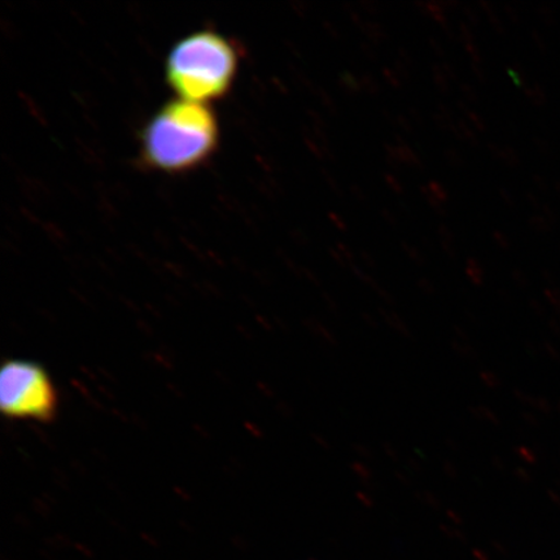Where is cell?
Listing matches in <instances>:
<instances>
[{"mask_svg": "<svg viewBox=\"0 0 560 560\" xmlns=\"http://www.w3.org/2000/svg\"><path fill=\"white\" fill-rule=\"evenodd\" d=\"M452 132L455 137L465 140V142H468L472 145L479 144L478 135H476V131L466 120L455 121L452 128Z\"/></svg>", "mask_w": 560, "mask_h": 560, "instance_id": "obj_10", "label": "cell"}, {"mask_svg": "<svg viewBox=\"0 0 560 560\" xmlns=\"http://www.w3.org/2000/svg\"><path fill=\"white\" fill-rule=\"evenodd\" d=\"M362 91H365V93L370 96H376L381 94L382 86L380 81L375 79L373 74L370 73H363L360 77Z\"/></svg>", "mask_w": 560, "mask_h": 560, "instance_id": "obj_17", "label": "cell"}, {"mask_svg": "<svg viewBox=\"0 0 560 560\" xmlns=\"http://www.w3.org/2000/svg\"><path fill=\"white\" fill-rule=\"evenodd\" d=\"M525 200H527L529 202L530 207H534L535 209H538V210H540L541 207L544 206L541 199L538 198L537 195L532 194V192H528L527 195H525Z\"/></svg>", "mask_w": 560, "mask_h": 560, "instance_id": "obj_51", "label": "cell"}, {"mask_svg": "<svg viewBox=\"0 0 560 560\" xmlns=\"http://www.w3.org/2000/svg\"><path fill=\"white\" fill-rule=\"evenodd\" d=\"M458 37L459 40L462 42V45L464 46L468 44H474L475 37L470 25H468L467 23H460L458 27Z\"/></svg>", "mask_w": 560, "mask_h": 560, "instance_id": "obj_29", "label": "cell"}, {"mask_svg": "<svg viewBox=\"0 0 560 560\" xmlns=\"http://www.w3.org/2000/svg\"><path fill=\"white\" fill-rule=\"evenodd\" d=\"M384 182H385V185L388 186L390 191H394L395 194H404L405 192V186L402 185V182L396 177V175L390 174V173H385Z\"/></svg>", "mask_w": 560, "mask_h": 560, "instance_id": "obj_28", "label": "cell"}, {"mask_svg": "<svg viewBox=\"0 0 560 560\" xmlns=\"http://www.w3.org/2000/svg\"><path fill=\"white\" fill-rule=\"evenodd\" d=\"M418 289L425 293V295H432V293H435V285H433L431 280L427 278H420L418 280Z\"/></svg>", "mask_w": 560, "mask_h": 560, "instance_id": "obj_41", "label": "cell"}, {"mask_svg": "<svg viewBox=\"0 0 560 560\" xmlns=\"http://www.w3.org/2000/svg\"><path fill=\"white\" fill-rule=\"evenodd\" d=\"M396 128L400 129L405 135H412L416 130V125L412 124L410 117L404 114H397L396 116Z\"/></svg>", "mask_w": 560, "mask_h": 560, "instance_id": "obj_24", "label": "cell"}, {"mask_svg": "<svg viewBox=\"0 0 560 560\" xmlns=\"http://www.w3.org/2000/svg\"><path fill=\"white\" fill-rule=\"evenodd\" d=\"M360 51L371 62H376L380 59V54H377L375 46L368 39L360 42Z\"/></svg>", "mask_w": 560, "mask_h": 560, "instance_id": "obj_27", "label": "cell"}, {"mask_svg": "<svg viewBox=\"0 0 560 560\" xmlns=\"http://www.w3.org/2000/svg\"><path fill=\"white\" fill-rule=\"evenodd\" d=\"M432 118L440 129L452 131L455 121L453 120L452 110L446 104L440 103L436 110L433 112Z\"/></svg>", "mask_w": 560, "mask_h": 560, "instance_id": "obj_14", "label": "cell"}, {"mask_svg": "<svg viewBox=\"0 0 560 560\" xmlns=\"http://www.w3.org/2000/svg\"><path fill=\"white\" fill-rule=\"evenodd\" d=\"M420 192L424 196V199L429 201V205L436 210L440 214L446 212V202L450 200V194L446 188L440 185L439 182L431 180L429 184L420 187Z\"/></svg>", "mask_w": 560, "mask_h": 560, "instance_id": "obj_4", "label": "cell"}, {"mask_svg": "<svg viewBox=\"0 0 560 560\" xmlns=\"http://www.w3.org/2000/svg\"><path fill=\"white\" fill-rule=\"evenodd\" d=\"M479 9L488 18L490 26L493 27V31L497 34H500V35L505 34V32H506L505 25H503L500 16L497 15V12H495L494 7L492 4L487 2V0H480Z\"/></svg>", "mask_w": 560, "mask_h": 560, "instance_id": "obj_13", "label": "cell"}, {"mask_svg": "<svg viewBox=\"0 0 560 560\" xmlns=\"http://www.w3.org/2000/svg\"><path fill=\"white\" fill-rule=\"evenodd\" d=\"M501 160L511 167L521 165V158L513 147H503Z\"/></svg>", "mask_w": 560, "mask_h": 560, "instance_id": "obj_23", "label": "cell"}, {"mask_svg": "<svg viewBox=\"0 0 560 560\" xmlns=\"http://www.w3.org/2000/svg\"><path fill=\"white\" fill-rule=\"evenodd\" d=\"M462 13H464L468 25L478 26L480 24L479 12L472 9L471 5H462Z\"/></svg>", "mask_w": 560, "mask_h": 560, "instance_id": "obj_31", "label": "cell"}, {"mask_svg": "<svg viewBox=\"0 0 560 560\" xmlns=\"http://www.w3.org/2000/svg\"><path fill=\"white\" fill-rule=\"evenodd\" d=\"M349 191H350V194L353 195V198L357 201H360V202H368L369 201V194L365 190V188H363L361 185H359V184H350Z\"/></svg>", "mask_w": 560, "mask_h": 560, "instance_id": "obj_33", "label": "cell"}, {"mask_svg": "<svg viewBox=\"0 0 560 560\" xmlns=\"http://www.w3.org/2000/svg\"><path fill=\"white\" fill-rule=\"evenodd\" d=\"M314 93L318 96L322 107L328 112V115L338 116V104H336L331 94H328V91H326L324 88H317L314 90Z\"/></svg>", "mask_w": 560, "mask_h": 560, "instance_id": "obj_16", "label": "cell"}, {"mask_svg": "<svg viewBox=\"0 0 560 560\" xmlns=\"http://www.w3.org/2000/svg\"><path fill=\"white\" fill-rule=\"evenodd\" d=\"M328 252H330L334 260L345 266V268L352 269L355 266L353 252L345 243H336L335 247H331Z\"/></svg>", "mask_w": 560, "mask_h": 560, "instance_id": "obj_9", "label": "cell"}, {"mask_svg": "<svg viewBox=\"0 0 560 560\" xmlns=\"http://www.w3.org/2000/svg\"><path fill=\"white\" fill-rule=\"evenodd\" d=\"M359 10L362 13H366V15L375 16L380 13V4L374 2V0H361V2L357 3Z\"/></svg>", "mask_w": 560, "mask_h": 560, "instance_id": "obj_30", "label": "cell"}, {"mask_svg": "<svg viewBox=\"0 0 560 560\" xmlns=\"http://www.w3.org/2000/svg\"><path fill=\"white\" fill-rule=\"evenodd\" d=\"M438 236L444 254L451 258L457 256V245H455V236L451 228L441 223L438 228Z\"/></svg>", "mask_w": 560, "mask_h": 560, "instance_id": "obj_8", "label": "cell"}, {"mask_svg": "<svg viewBox=\"0 0 560 560\" xmlns=\"http://www.w3.org/2000/svg\"><path fill=\"white\" fill-rule=\"evenodd\" d=\"M509 75L514 80L515 83H517V85H523L525 79H527L523 68L517 65L509 69Z\"/></svg>", "mask_w": 560, "mask_h": 560, "instance_id": "obj_39", "label": "cell"}, {"mask_svg": "<svg viewBox=\"0 0 560 560\" xmlns=\"http://www.w3.org/2000/svg\"><path fill=\"white\" fill-rule=\"evenodd\" d=\"M360 258H361L362 262L366 265V268L373 269V270L377 268V262H376L374 256L370 254V252H368L365 249L361 250Z\"/></svg>", "mask_w": 560, "mask_h": 560, "instance_id": "obj_43", "label": "cell"}, {"mask_svg": "<svg viewBox=\"0 0 560 560\" xmlns=\"http://www.w3.org/2000/svg\"><path fill=\"white\" fill-rule=\"evenodd\" d=\"M467 277L470 278L471 282L476 285H481L485 282V269L478 260L475 258H468L466 264Z\"/></svg>", "mask_w": 560, "mask_h": 560, "instance_id": "obj_15", "label": "cell"}, {"mask_svg": "<svg viewBox=\"0 0 560 560\" xmlns=\"http://www.w3.org/2000/svg\"><path fill=\"white\" fill-rule=\"evenodd\" d=\"M556 191L560 196V184H559V182H557V184H556Z\"/></svg>", "mask_w": 560, "mask_h": 560, "instance_id": "obj_54", "label": "cell"}, {"mask_svg": "<svg viewBox=\"0 0 560 560\" xmlns=\"http://www.w3.org/2000/svg\"><path fill=\"white\" fill-rule=\"evenodd\" d=\"M328 220L331 221L332 225L339 231H347L348 225L345 219L341 215L335 212L328 213Z\"/></svg>", "mask_w": 560, "mask_h": 560, "instance_id": "obj_40", "label": "cell"}, {"mask_svg": "<svg viewBox=\"0 0 560 560\" xmlns=\"http://www.w3.org/2000/svg\"><path fill=\"white\" fill-rule=\"evenodd\" d=\"M240 56L234 42L219 32L188 34L167 55V85L179 100L202 104L222 100L234 85Z\"/></svg>", "mask_w": 560, "mask_h": 560, "instance_id": "obj_2", "label": "cell"}, {"mask_svg": "<svg viewBox=\"0 0 560 560\" xmlns=\"http://www.w3.org/2000/svg\"><path fill=\"white\" fill-rule=\"evenodd\" d=\"M535 149L542 153V155H548L549 153V144L545 142L541 138L534 139Z\"/></svg>", "mask_w": 560, "mask_h": 560, "instance_id": "obj_52", "label": "cell"}, {"mask_svg": "<svg viewBox=\"0 0 560 560\" xmlns=\"http://www.w3.org/2000/svg\"><path fill=\"white\" fill-rule=\"evenodd\" d=\"M530 38H532V40H534V44L538 48V50H541L542 52L548 50V46H546L545 39H544L542 35L540 34V32L532 31Z\"/></svg>", "mask_w": 560, "mask_h": 560, "instance_id": "obj_46", "label": "cell"}, {"mask_svg": "<svg viewBox=\"0 0 560 560\" xmlns=\"http://www.w3.org/2000/svg\"><path fill=\"white\" fill-rule=\"evenodd\" d=\"M338 85L347 95H357L362 91L361 80L350 72L340 73Z\"/></svg>", "mask_w": 560, "mask_h": 560, "instance_id": "obj_11", "label": "cell"}, {"mask_svg": "<svg viewBox=\"0 0 560 560\" xmlns=\"http://www.w3.org/2000/svg\"><path fill=\"white\" fill-rule=\"evenodd\" d=\"M401 248L405 252V255L408 256L410 261H412V262H415L417 265H420V266L425 264V258L422 255V252L417 249L415 247V245H411L408 242H402L401 243Z\"/></svg>", "mask_w": 560, "mask_h": 560, "instance_id": "obj_21", "label": "cell"}, {"mask_svg": "<svg viewBox=\"0 0 560 560\" xmlns=\"http://www.w3.org/2000/svg\"><path fill=\"white\" fill-rule=\"evenodd\" d=\"M51 376L32 361L10 360L0 370V409L4 417L48 423L58 415Z\"/></svg>", "mask_w": 560, "mask_h": 560, "instance_id": "obj_3", "label": "cell"}, {"mask_svg": "<svg viewBox=\"0 0 560 560\" xmlns=\"http://www.w3.org/2000/svg\"><path fill=\"white\" fill-rule=\"evenodd\" d=\"M499 194H500V198L503 202H505V205L508 207H514L515 206V198H514V195L513 192H511L510 190H508V188L505 187H500V190H499Z\"/></svg>", "mask_w": 560, "mask_h": 560, "instance_id": "obj_44", "label": "cell"}, {"mask_svg": "<svg viewBox=\"0 0 560 560\" xmlns=\"http://www.w3.org/2000/svg\"><path fill=\"white\" fill-rule=\"evenodd\" d=\"M457 79L458 75L455 74L453 67L446 65V62H440V65L432 67V80L441 94H450L452 90V82Z\"/></svg>", "mask_w": 560, "mask_h": 560, "instance_id": "obj_5", "label": "cell"}, {"mask_svg": "<svg viewBox=\"0 0 560 560\" xmlns=\"http://www.w3.org/2000/svg\"><path fill=\"white\" fill-rule=\"evenodd\" d=\"M396 61L400 62V65L405 67H408L409 69L415 67V59H412V56L408 50H405V48H398Z\"/></svg>", "mask_w": 560, "mask_h": 560, "instance_id": "obj_36", "label": "cell"}, {"mask_svg": "<svg viewBox=\"0 0 560 560\" xmlns=\"http://www.w3.org/2000/svg\"><path fill=\"white\" fill-rule=\"evenodd\" d=\"M320 174L322 178H324V180L326 182L327 187L330 188V190L336 196H338V198H345V190H342V187L338 178H336L330 171L326 170V167H322Z\"/></svg>", "mask_w": 560, "mask_h": 560, "instance_id": "obj_18", "label": "cell"}, {"mask_svg": "<svg viewBox=\"0 0 560 560\" xmlns=\"http://www.w3.org/2000/svg\"><path fill=\"white\" fill-rule=\"evenodd\" d=\"M353 466H354L353 471L355 472L357 476H359V478H361V479L371 478V472L369 470H366L365 466H362L360 464H354Z\"/></svg>", "mask_w": 560, "mask_h": 560, "instance_id": "obj_53", "label": "cell"}, {"mask_svg": "<svg viewBox=\"0 0 560 560\" xmlns=\"http://www.w3.org/2000/svg\"><path fill=\"white\" fill-rule=\"evenodd\" d=\"M532 182L541 191H548L549 185L548 182L542 177V175L534 174L532 175Z\"/></svg>", "mask_w": 560, "mask_h": 560, "instance_id": "obj_49", "label": "cell"}, {"mask_svg": "<svg viewBox=\"0 0 560 560\" xmlns=\"http://www.w3.org/2000/svg\"><path fill=\"white\" fill-rule=\"evenodd\" d=\"M361 32L366 35L368 40L373 45L382 44V42L388 39L387 32H385L380 23H375V21L368 20V23L362 27Z\"/></svg>", "mask_w": 560, "mask_h": 560, "instance_id": "obj_12", "label": "cell"}, {"mask_svg": "<svg viewBox=\"0 0 560 560\" xmlns=\"http://www.w3.org/2000/svg\"><path fill=\"white\" fill-rule=\"evenodd\" d=\"M537 13H538V16L541 18V20L544 21V23L546 25L555 24V21H556L555 12H552L549 9V7H546V5L538 7Z\"/></svg>", "mask_w": 560, "mask_h": 560, "instance_id": "obj_37", "label": "cell"}, {"mask_svg": "<svg viewBox=\"0 0 560 560\" xmlns=\"http://www.w3.org/2000/svg\"><path fill=\"white\" fill-rule=\"evenodd\" d=\"M398 159H400L402 165L416 167V170H423V161L420 159L411 147L406 144L402 138H397L395 142Z\"/></svg>", "mask_w": 560, "mask_h": 560, "instance_id": "obj_6", "label": "cell"}, {"mask_svg": "<svg viewBox=\"0 0 560 560\" xmlns=\"http://www.w3.org/2000/svg\"><path fill=\"white\" fill-rule=\"evenodd\" d=\"M417 7L420 11L424 13V15L431 18L433 21L443 27L450 24L446 18V9L443 2H419Z\"/></svg>", "mask_w": 560, "mask_h": 560, "instance_id": "obj_7", "label": "cell"}, {"mask_svg": "<svg viewBox=\"0 0 560 560\" xmlns=\"http://www.w3.org/2000/svg\"><path fill=\"white\" fill-rule=\"evenodd\" d=\"M492 237L500 248L509 249L511 247L510 237L505 233H502V231L495 230Z\"/></svg>", "mask_w": 560, "mask_h": 560, "instance_id": "obj_38", "label": "cell"}, {"mask_svg": "<svg viewBox=\"0 0 560 560\" xmlns=\"http://www.w3.org/2000/svg\"><path fill=\"white\" fill-rule=\"evenodd\" d=\"M311 118L314 124V129L327 131V122L324 116L319 115L318 112H311Z\"/></svg>", "mask_w": 560, "mask_h": 560, "instance_id": "obj_42", "label": "cell"}, {"mask_svg": "<svg viewBox=\"0 0 560 560\" xmlns=\"http://www.w3.org/2000/svg\"><path fill=\"white\" fill-rule=\"evenodd\" d=\"M322 27H324V31L328 35V37L332 38L334 40L341 39V32L339 27L332 23V21L327 19L322 20Z\"/></svg>", "mask_w": 560, "mask_h": 560, "instance_id": "obj_32", "label": "cell"}, {"mask_svg": "<svg viewBox=\"0 0 560 560\" xmlns=\"http://www.w3.org/2000/svg\"><path fill=\"white\" fill-rule=\"evenodd\" d=\"M429 45L433 54L440 56V58H444V56L446 55L445 48L443 45H441V42L439 39L430 37Z\"/></svg>", "mask_w": 560, "mask_h": 560, "instance_id": "obj_45", "label": "cell"}, {"mask_svg": "<svg viewBox=\"0 0 560 560\" xmlns=\"http://www.w3.org/2000/svg\"><path fill=\"white\" fill-rule=\"evenodd\" d=\"M219 140V120L207 104L175 100L145 124L140 153L152 170L180 174L205 165L214 155Z\"/></svg>", "mask_w": 560, "mask_h": 560, "instance_id": "obj_1", "label": "cell"}, {"mask_svg": "<svg viewBox=\"0 0 560 560\" xmlns=\"http://www.w3.org/2000/svg\"><path fill=\"white\" fill-rule=\"evenodd\" d=\"M460 94L462 97H464V101L468 104H475L479 102V94L478 90H476L471 83L462 82L460 86Z\"/></svg>", "mask_w": 560, "mask_h": 560, "instance_id": "obj_22", "label": "cell"}, {"mask_svg": "<svg viewBox=\"0 0 560 560\" xmlns=\"http://www.w3.org/2000/svg\"><path fill=\"white\" fill-rule=\"evenodd\" d=\"M382 75L384 81L392 88L401 89L405 85V81L401 79V75L396 72L395 68H383Z\"/></svg>", "mask_w": 560, "mask_h": 560, "instance_id": "obj_20", "label": "cell"}, {"mask_svg": "<svg viewBox=\"0 0 560 560\" xmlns=\"http://www.w3.org/2000/svg\"><path fill=\"white\" fill-rule=\"evenodd\" d=\"M525 94H527L529 101L536 105H542L546 102L545 91L538 85L525 89Z\"/></svg>", "mask_w": 560, "mask_h": 560, "instance_id": "obj_25", "label": "cell"}, {"mask_svg": "<svg viewBox=\"0 0 560 560\" xmlns=\"http://www.w3.org/2000/svg\"><path fill=\"white\" fill-rule=\"evenodd\" d=\"M444 159L453 170H462L466 163L464 155L457 149H453V147L444 151Z\"/></svg>", "mask_w": 560, "mask_h": 560, "instance_id": "obj_19", "label": "cell"}, {"mask_svg": "<svg viewBox=\"0 0 560 560\" xmlns=\"http://www.w3.org/2000/svg\"><path fill=\"white\" fill-rule=\"evenodd\" d=\"M505 13H506V16L509 18V20L511 21V23L513 24H521V21H522V18H521V13L520 11H517L516 9H514L513 5H505Z\"/></svg>", "mask_w": 560, "mask_h": 560, "instance_id": "obj_47", "label": "cell"}, {"mask_svg": "<svg viewBox=\"0 0 560 560\" xmlns=\"http://www.w3.org/2000/svg\"><path fill=\"white\" fill-rule=\"evenodd\" d=\"M382 219L388 223L392 228H398L400 225V222H398L397 215L394 212V210L384 207L381 209Z\"/></svg>", "mask_w": 560, "mask_h": 560, "instance_id": "obj_35", "label": "cell"}, {"mask_svg": "<svg viewBox=\"0 0 560 560\" xmlns=\"http://www.w3.org/2000/svg\"><path fill=\"white\" fill-rule=\"evenodd\" d=\"M529 225L532 229L538 231V233H546V231L550 230V221L546 220L541 214L532 215Z\"/></svg>", "mask_w": 560, "mask_h": 560, "instance_id": "obj_26", "label": "cell"}, {"mask_svg": "<svg viewBox=\"0 0 560 560\" xmlns=\"http://www.w3.org/2000/svg\"><path fill=\"white\" fill-rule=\"evenodd\" d=\"M487 150L489 151L490 155L501 160L503 147L493 142H488Z\"/></svg>", "mask_w": 560, "mask_h": 560, "instance_id": "obj_50", "label": "cell"}, {"mask_svg": "<svg viewBox=\"0 0 560 560\" xmlns=\"http://www.w3.org/2000/svg\"><path fill=\"white\" fill-rule=\"evenodd\" d=\"M472 73L475 79L478 80L482 85H486L488 81V74L482 62H471Z\"/></svg>", "mask_w": 560, "mask_h": 560, "instance_id": "obj_34", "label": "cell"}, {"mask_svg": "<svg viewBox=\"0 0 560 560\" xmlns=\"http://www.w3.org/2000/svg\"><path fill=\"white\" fill-rule=\"evenodd\" d=\"M408 116L412 124L417 126H422L424 124V116L418 108H410Z\"/></svg>", "mask_w": 560, "mask_h": 560, "instance_id": "obj_48", "label": "cell"}]
</instances>
